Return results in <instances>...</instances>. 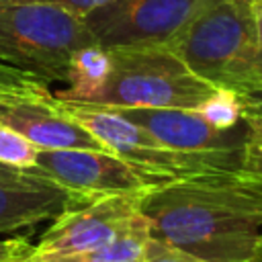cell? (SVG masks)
I'll return each instance as SVG.
<instances>
[{"instance_id":"cell-22","label":"cell","mask_w":262,"mask_h":262,"mask_svg":"<svg viewBox=\"0 0 262 262\" xmlns=\"http://www.w3.org/2000/svg\"><path fill=\"white\" fill-rule=\"evenodd\" d=\"M4 172H10V168H2L0 166V174H4Z\"/></svg>"},{"instance_id":"cell-20","label":"cell","mask_w":262,"mask_h":262,"mask_svg":"<svg viewBox=\"0 0 262 262\" xmlns=\"http://www.w3.org/2000/svg\"><path fill=\"white\" fill-rule=\"evenodd\" d=\"M254 8V18H256V37H258V55H260V63H262V4L260 6H252Z\"/></svg>"},{"instance_id":"cell-21","label":"cell","mask_w":262,"mask_h":262,"mask_svg":"<svg viewBox=\"0 0 262 262\" xmlns=\"http://www.w3.org/2000/svg\"><path fill=\"white\" fill-rule=\"evenodd\" d=\"M244 2H248L250 6H260L262 4V0H244Z\"/></svg>"},{"instance_id":"cell-13","label":"cell","mask_w":262,"mask_h":262,"mask_svg":"<svg viewBox=\"0 0 262 262\" xmlns=\"http://www.w3.org/2000/svg\"><path fill=\"white\" fill-rule=\"evenodd\" d=\"M149 235H151L149 221L141 213L119 235H115L111 242H106L94 250L74 254V256H57V258L31 260V262H141L143 248H145V242Z\"/></svg>"},{"instance_id":"cell-5","label":"cell","mask_w":262,"mask_h":262,"mask_svg":"<svg viewBox=\"0 0 262 262\" xmlns=\"http://www.w3.org/2000/svg\"><path fill=\"white\" fill-rule=\"evenodd\" d=\"M59 104L78 125H82L108 151L131 162L133 166L145 172L160 174L172 180L199 176V174L244 172V164L233 158L172 149L160 143L145 129H141L139 125H135L133 121L125 119L123 115H119L108 106L68 102V100H59Z\"/></svg>"},{"instance_id":"cell-1","label":"cell","mask_w":262,"mask_h":262,"mask_svg":"<svg viewBox=\"0 0 262 262\" xmlns=\"http://www.w3.org/2000/svg\"><path fill=\"white\" fill-rule=\"evenodd\" d=\"M151 235L207 262H262V186L246 172L174 178L141 196Z\"/></svg>"},{"instance_id":"cell-11","label":"cell","mask_w":262,"mask_h":262,"mask_svg":"<svg viewBox=\"0 0 262 262\" xmlns=\"http://www.w3.org/2000/svg\"><path fill=\"white\" fill-rule=\"evenodd\" d=\"M78 205L68 188L35 170L0 174V233L33 227Z\"/></svg>"},{"instance_id":"cell-14","label":"cell","mask_w":262,"mask_h":262,"mask_svg":"<svg viewBox=\"0 0 262 262\" xmlns=\"http://www.w3.org/2000/svg\"><path fill=\"white\" fill-rule=\"evenodd\" d=\"M39 147L12 127L0 123V166L10 170H33Z\"/></svg>"},{"instance_id":"cell-16","label":"cell","mask_w":262,"mask_h":262,"mask_svg":"<svg viewBox=\"0 0 262 262\" xmlns=\"http://www.w3.org/2000/svg\"><path fill=\"white\" fill-rule=\"evenodd\" d=\"M141 262H207V260H201L180 248H174V246L149 235L145 242V248H143Z\"/></svg>"},{"instance_id":"cell-12","label":"cell","mask_w":262,"mask_h":262,"mask_svg":"<svg viewBox=\"0 0 262 262\" xmlns=\"http://www.w3.org/2000/svg\"><path fill=\"white\" fill-rule=\"evenodd\" d=\"M111 72V51L98 43L78 49L68 66L66 90L55 96L68 102H90L96 92L104 86Z\"/></svg>"},{"instance_id":"cell-19","label":"cell","mask_w":262,"mask_h":262,"mask_svg":"<svg viewBox=\"0 0 262 262\" xmlns=\"http://www.w3.org/2000/svg\"><path fill=\"white\" fill-rule=\"evenodd\" d=\"M25 80H29L27 74H23V72H18V70L6 66V63H0V88H4V86H14V84H20V82H25Z\"/></svg>"},{"instance_id":"cell-17","label":"cell","mask_w":262,"mask_h":262,"mask_svg":"<svg viewBox=\"0 0 262 262\" xmlns=\"http://www.w3.org/2000/svg\"><path fill=\"white\" fill-rule=\"evenodd\" d=\"M10 2H45V4H55V6H61L70 12H76V14L84 16L90 10L100 8L104 4H111L115 0H0V4H10Z\"/></svg>"},{"instance_id":"cell-2","label":"cell","mask_w":262,"mask_h":262,"mask_svg":"<svg viewBox=\"0 0 262 262\" xmlns=\"http://www.w3.org/2000/svg\"><path fill=\"white\" fill-rule=\"evenodd\" d=\"M168 51L213 86L262 94L256 18L244 0H219L205 8Z\"/></svg>"},{"instance_id":"cell-9","label":"cell","mask_w":262,"mask_h":262,"mask_svg":"<svg viewBox=\"0 0 262 262\" xmlns=\"http://www.w3.org/2000/svg\"><path fill=\"white\" fill-rule=\"evenodd\" d=\"M0 123L39 149H106L61 108L47 84L35 78L0 88Z\"/></svg>"},{"instance_id":"cell-10","label":"cell","mask_w":262,"mask_h":262,"mask_svg":"<svg viewBox=\"0 0 262 262\" xmlns=\"http://www.w3.org/2000/svg\"><path fill=\"white\" fill-rule=\"evenodd\" d=\"M133 121L160 143L207 156L233 158L244 164L250 141V123L242 121L231 129H215L194 108H113Z\"/></svg>"},{"instance_id":"cell-3","label":"cell","mask_w":262,"mask_h":262,"mask_svg":"<svg viewBox=\"0 0 262 262\" xmlns=\"http://www.w3.org/2000/svg\"><path fill=\"white\" fill-rule=\"evenodd\" d=\"M96 43L84 16L45 2L0 4V63L39 82H63L72 55Z\"/></svg>"},{"instance_id":"cell-7","label":"cell","mask_w":262,"mask_h":262,"mask_svg":"<svg viewBox=\"0 0 262 262\" xmlns=\"http://www.w3.org/2000/svg\"><path fill=\"white\" fill-rule=\"evenodd\" d=\"M33 170L68 188L76 203L111 194H147L172 180L106 149H41Z\"/></svg>"},{"instance_id":"cell-18","label":"cell","mask_w":262,"mask_h":262,"mask_svg":"<svg viewBox=\"0 0 262 262\" xmlns=\"http://www.w3.org/2000/svg\"><path fill=\"white\" fill-rule=\"evenodd\" d=\"M27 242H0V262H31L27 258Z\"/></svg>"},{"instance_id":"cell-8","label":"cell","mask_w":262,"mask_h":262,"mask_svg":"<svg viewBox=\"0 0 262 262\" xmlns=\"http://www.w3.org/2000/svg\"><path fill=\"white\" fill-rule=\"evenodd\" d=\"M141 196L143 194H111L68 207L51 219L53 223L41 233L35 246L29 244L27 258L74 256L111 242L141 215Z\"/></svg>"},{"instance_id":"cell-6","label":"cell","mask_w":262,"mask_h":262,"mask_svg":"<svg viewBox=\"0 0 262 262\" xmlns=\"http://www.w3.org/2000/svg\"><path fill=\"white\" fill-rule=\"evenodd\" d=\"M219 0H115L84 14L102 47L168 49L186 27Z\"/></svg>"},{"instance_id":"cell-15","label":"cell","mask_w":262,"mask_h":262,"mask_svg":"<svg viewBox=\"0 0 262 262\" xmlns=\"http://www.w3.org/2000/svg\"><path fill=\"white\" fill-rule=\"evenodd\" d=\"M246 121L250 123V141L244 156V172L262 186V113Z\"/></svg>"},{"instance_id":"cell-4","label":"cell","mask_w":262,"mask_h":262,"mask_svg":"<svg viewBox=\"0 0 262 262\" xmlns=\"http://www.w3.org/2000/svg\"><path fill=\"white\" fill-rule=\"evenodd\" d=\"M108 51V78L86 104L108 108H194L217 88L190 72L168 49L113 47Z\"/></svg>"}]
</instances>
